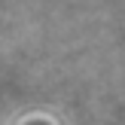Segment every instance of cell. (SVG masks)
<instances>
[{
	"instance_id": "cell-1",
	"label": "cell",
	"mask_w": 125,
	"mask_h": 125,
	"mask_svg": "<svg viewBox=\"0 0 125 125\" xmlns=\"http://www.w3.org/2000/svg\"><path fill=\"white\" fill-rule=\"evenodd\" d=\"M15 125H52L46 119V116H24V119H18Z\"/></svg>"
}]
</instances>
